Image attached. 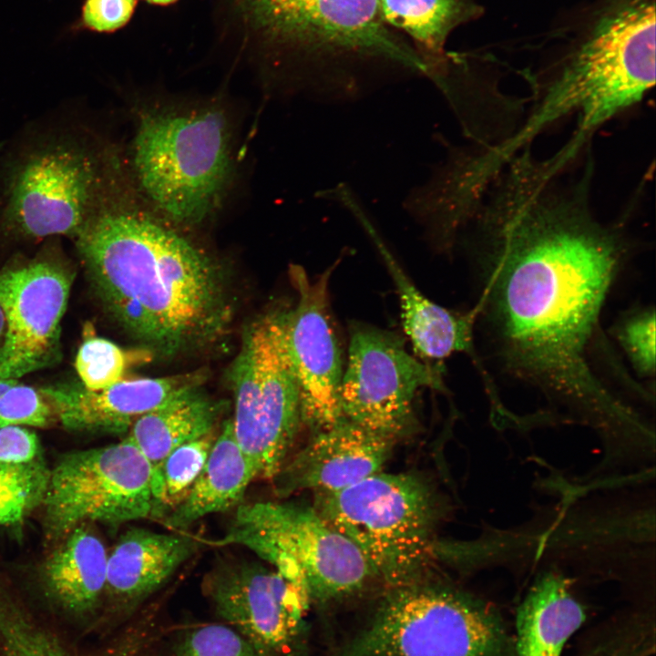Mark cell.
Returning a JSON list of instances; mask_svg holds the SVG:
<instances>
[{"label": "cell", "mask_w": 656, "mask_h": 656, "mask_svg": "<svg viewBox=\"0 0 656 656\" xmlns=\"http://www.w3.org/2000/svg\"><path fill=\"white\" fill-rule=\"evenodd\" d=\"M231 135L225 112L215 105L143 112L131 146L143 196L170 222L193 226L210 219L232 178Z\"/></svg>", "instance_id": "277c9868"}, {"label": "cell", "mask_w": 656, "mask_h": 656, "mask_svg": "<svg viewBox=\"0 0 656 656\" xmlns=\"http://www.w3.org/2000/svg\"><path fill=\"white\" fill-rule=\"evenodd\" d=\"M483 226L487 243L477 304L488 353L570 422L596 431L606 450L644 421L591 364L600 315L620 270V241L583 210L516 185Z\"/></svg>", "instance_id": "6da1fadb"}, {"label": "cell", "mask_w": 656, "mask_h": 656, "mask_svg": "<svg viewBox=\"0 0 656 656\" xmlns=\"http://www.w3.org/2000/svg\"><path fill=\"white\" fill-rule=\"evenodd\" d=\"M136 0H86L82 23L97 32H110L122 27L131 17Z\"/></svg>", "instance_id": "d6a6232c"}, {"label": "cell", "mask_w": 656, "mask_h": 656, "mask_svg": "<svg viewBox=\"0 0 656 656\" xmlns=\"http://www.w3.org/2000/svg\"><path fill=\"white\" fill-rule=\"evenodd\" d=\"M56 422L55 409L40 389L0 378V428L47 427Z\"/></svg>", "instance_id": "f546056e"}, {"label": "cell", "mask_w": 656, "mask_h": 656, "mask_svg": "<svg viewBox=\"0 0 656 656\" xmlns=\"http://www.w3.org/2000/svg\"><path fill=\"white\" fill-rule=\"evenodd\" d=\"M152 464L125 436L106 446L63 455L41 506L45 539L56 544L91 522L119 526L152 517Z\"/></svg>", "instance_id": "8fae6325"}, {"label": "cell", "mask_w": 656, "mask_h": 656, "mask_svg": "<svg viewBox=\"0 0 656 656\" xmlns=\"http://www.w3.org/2000/svg\"><path fill=\"white\" fill-rule=\"evenodd\" d=\"M153 620L143 619L101 653L83 655L68 648L0 589V656H138L153 640Z\"/></svg>", "instance_id": "d4e9b609"}, {"label": "cell", "mask_w": 656, "mask_h": 656, "mask_svg": "<svg viewBox=\"0 0 656 656\" xmlns=\"http://www.w3.org/2000/svg\"><path fill=\"white\" fill-rule=\"evenodd\" d=\"M255 21L296 63L293 90L344 103L427 75L423 56L385 26L378 0H249Z\"/></svg>", "instance_id": "3957f363"}, {"label": "cell", "mask_w": 656, "mask_h": 656, "mask_svg": "<svg viewBox=\"0 0 656 656\" xmlns=\"http://www.w3.org/2000/svg\"><path fill=\"white\" fill-rule=\"evenodd\" d=\"M395 439L343 418L315 433L311 442L274 477L282 494L313 489L333 492L382 472Z\"/></svg>", "instance_id": "e0dca14e"}, {"label": "cell", "mask_w": 656, "mask_h": 656, "mask_svg": "<svg viewBox=\"0 0 656 656\" xmlns=\"http://www.w3.org/2000/svg\"><path fill=\"white\" fill-rule=\"evenodd\" d=\"M200 373L122 380L112 386L90 391L81 384L41 388L65 428L92 433L127 434L141 415L179 389L200 384Z\"/></svg>", "instance_id": "ac0fdd59"}, {"label": "cell", "mask_w": 656, "mask_h": 656, "mask_svg": "<svg viewBox=\"0 0 656 656\" xmlns=\"http://www.w3.org/2000/svg\"><path fill=\"white\" fill-rule=\"evenodd\" d=\"M214 433L185 443L152 466L153 518L164 519L186 497L208 458Z\"/></svg>", "instance_id": "4316f807"}, {"label": "cell", "mask_w": 656, "mask_h": 656, "mask_svg": "<svg viewBox=\"0 0 656 656\" xmlns=\"http://www.w3.org/2000/svg\"><path fill=\"white\" fill-rule=\"evenodd\" d=\"M148 1H149V2H151V3H153V4L166 5V4L172 3V2H174V1H176V0H148Z\"/></svg>", "instance_id": "e575fe53"}, {"label": "cell", "mask_w": 656, "mask_h": 656, "mask_svg": "<svg viewBox=\"0 0 656 656\" xmlns=\"http://www.w3.org/2000/svg\"><path fill=\"white\" fill-rule=\"evenodd\" d=\"M255 478L256 469L240 447L230 418L222 425L188 495L164 522L182 529L206 516L237 507Z\"/></svg>", "instance_id": "44dd1931"}, {"label": "cell", "mask_w": 656, "mask_h": 656, "mask_svg": "<svg viewBox=\"0 0 656 656\" xmlns=\"http://www.w3.org/2000/svg\"><path fill=\"white\" fill-rule=\"evenodd\" d=\"M197 549V541L188 535L127 530L108 553L104 598L109 612L123 619L132 615Z\"/></svg>", "instance_id": "d6986e66"}, {"label": "cell", "mask_w": 656, "mask_h": 656, "mask_svg": "<svg viewBox=\"0 0 656 656\" xmlns=\"http://www.w3.org/2000/svg\"><path fill=\"white\" fill-rule=\"evenodd\" d=\"M51 466L36 434L28 427L0 428V525H20L40 508Z\"/></svg>", "instance_id": "cb8c5ba5"}, {"label": "cell", "mask_w": 656, "mask_h": 656, "mask_svg": "<svg viewBox=\"0 0 656 656\" xmlns=\"http://www.w3.org/2000/svg\"><path fill=\"white\" fill-rule=\"evenodd\" d=\"M2 147H3V142H0V149H2Z\"/></svg>", "instance_id": "d590c367"}, {"label": "cell", "mask_w": 656, "mask_h": 656, "mask_svg": "<svg viewBox=\"0 0 656 656\" xmlns=\"http://www.w3.org/2000/svg\"><path fill=\"white\" fill-rule=\"evenodd\" d=\"M614 336L634 370L644 378L655 374V311L636 309L619 321Z\"/></svg>", "instance_id": "4dcf8cb0"}, {"label": "cell", "mask_w": 656, "mask_h": 656, "mask_svg": "<svg viewBox=\"0 0 656 656\" xmlns=\"http://www.w3.org/2000/svg\"><path fill=\"white\" fill-rule=\"evenodd\" d=\"M200 385L179 389L137 419L126 434L152 466L178 446L213 432L222 405Z\"/></svg>", "instance_id": "603a6c76"}, {"label": "cell", "mask_w": 656, "mask_h": 656, "mask_svg": "<svg viewBox=\"0 0 656 656\" xmlns=\"http://www.w3.org/2000/svg\"><path fill=\"white\" fill-rule=\"evenodd\" d=\"M108 163L79 138L35 143L6 173L3 226L26 239L75 238L104 184Z\"/></svg>", "instance_id": "30bf717a"}, {"label": "cell", "mask_w": 656, "mask_h": 656, "mask_svg": "<svg viewBox=\"0 0 656 656\" xmlns=\"http://www.w3.org/2000/svg\"><path fill=\"white\" fill-rule=\"evenodd\" d=\"M110 169L73 239L96 295L128 335L158 356L210 345L232 315L220 267L133 205Z\"/></svg>", "instance_id": "7a4b0ae2"}, {"label": "cell", "mask_w": 656, "mask_h": 656, "mask_svg": "<svg viewBox=\"0 0 656 656\" xmlns=\"http://www.w3.org/2000/svg\"><path fill=\"white\" fill-rule=\"evenodd\" d=\"M286 311H271L245 328L229 370L235 438L263 479H272L282 470L302 423L286 345Z\"/></svg>", "instance_id": "9c48e42d"}, {"label": "cell", "mask_w": 656, "mask_h": 656, "mask_svg": "<svg viewBox=\"0 0 656 656\" xmlns=\"http://www.w3.org/2000/svg\"><path fill=\"white\" fill-rule=\"evenodd\" d=\"M653 624L642 615L620 620L601 637L584 656H647L653 650ZM583 656V655H582Z\"/></svg>", "instance_id": "1f68e13d"}, {"label": "cell", "mask_w": 656, "mask_h": 656, "mask_svg": "<svg viewBox=\"0 0 656 656\" xmlns=\"http://www.w3.org/2000/svg\"><path fill=\"white\" fill-rule=\"evenodd\" d=\"M4 334H5V318H4L3 312L0 308V343L4 338Z\"/></svg>", "instance_id": "836d02e7"}, {"label": "cell", "mask_w": 656, "mask_h": 656, "mask_svg": "<svg viewBox=\"0 0 656 656\" xmlns=\"http://www.w3.org/2000/svg\"><path fill=\"white\" fill-rule=\"evenodd\" d=\"M108 552L97 535L81 525L56 543L41 569L48 600L81 622L93 620L105 594Z\"/></svg>", "instance_id": "ffe728a7"}, {"label": "cell", "mask_w": 656, "mask_h": 656, "mask_svg": "<svg viewBox=\"0 0 656 656\" xmlns=\"http://www.w3.org/2000/svg\"><path fill=\"white\" fill-rule=\"evenodd\" d=\"M128 358L127 353L113 342L92 336L80 345L75 368L86 389L99 391L124 379Z\"/></svg>", "instance_id": "83f0119b"}, {"label": "cell", "mask_w": 656, "mask_h": 656, "mask_svg": "<svg viewBox=\"0 0 656 656\" xmlns=\"http://www.w3.org/2000/svg\"><path fill=\"white\" fill-rule=\"evenodd\" d=\"M347 210L359 221L380 254L398 294L403 329L415 353L422 359L442 360L452 354H467L479 371L483 384L491 381L475 347L479 308L466 312L446 309L427 298L413 282L378 233L360 200Z\"/></svg>", "instance_id": "2e32d148"}, {"label": "cell", "mask_w": 656, "mask_h": 656, "mask_svg": "<svg viewBox=\"0 0 656 656\" xmlns=\"http://www.w3.org/2000/svg\"><path fill=\"white\" fill-rule=\"evenodd\" d=\"M156 656H258L238 633L227 625L206 623L178 634Z\"/></svg>", "instance_id": "f1b7e54d"}, {"label": "cell", "mask_w": 656, "mask_h": 656, "mask_svg": "<svg viewBox=\"0 0 656 656\" xmlns=\"http://www.w3.org/2000/svg\"><path fill=\"white\" fill-rule=\"evenodd\" d=\"M425 387L446 390L436 366L412 355L395 333L351 323L340 396L343 418L395 440L415 425L414 401Z\"/></svg>", "instance_id": "7c38bea8"}, {"label": "cell", "mask_w": 656, "mask_h": 656, "mask_svg": "<svg viewBox=\"0 0 656 656\" xmlns=\"http://www.w3.org/2000/svg\"><path fill=\"white\" fill-rule=\"evenodd\" d=\"M313 508L357 548L390 590L422 582L436 508L419 477L380 472L343 489L316 493Z\"/></svg>", "instance_id": "8992f818"}, {"label": "cell", "mask_w": 656, "mask_h": 656, "mask_svg": "<svg viewBox=\"0 0 656 656\" xmlns=\"http://www.w3.org/2000/svg\"><path fill=\"white\" fill-rule=\"evenodd\" d=\"M73 275L58 258L41 255L0 270L5 334L0 378L18 379L61 357V322Z\"/></svg>", "instance_id": "5bb4252c"}, {"label": "cell", "mask_w": 656, "mask_h": 656, "mask_svg": "<svg viewBox=\"0 0 656 656\" xmlns=\"http://www.w3.org/2000/svg\"><path fill=\"white\" fill-rule=\"evenodd\" d=\"M203 590L215 614L258 656H302L309 600L275 569L255 561L219 562Z\"/></svg>", "instance_id": "4fadbf2b"}, {"label": "cell", "mask_w": 656, "mask_h": 656, "mask_svg": "<svg viewBox=\"0 0 656 656\" xmlns=\"http://www.w3.org/2000/svg\"><path fill=\"white\" fill-rule=\"evenodd\" d=\"M378 5L385 24L404 30L420 46L430 77L445 68L449 33L482 12L472 0H378Z\"/></svg>", "instance_id": "484cf974"}, {"label": "cell", "mask_w": 656, "mask_h": 656, "mask_svg": "<svg viewBox=\"0 0 656 656\" xmlns=\"http://www.w3.org/2000/svg\"><path fill=\"white\" fill-rule=\"evenodd\" d=\"M220 543L248 548L309 601L353 596L375 578L357 548L313 507L275 502L241 504Z\"/></svg>", "instance_id": "ba28073f"}, {"label": "cell", "mask_w": 656, "mask_h": 656, "mask_svg": "<svg viewBox=\"0 0 656 656\" xmlns=\"http://www.w3.org/2000/svg\"><path fill=\"white\" fill-rule=\"evenodd\" d=\"M498 613L467 593L423 582L391 589L371 622L333 656H507Z\"/></svg>", "instance_id": "52a82bcc"}, {"label": "cell", "mask_w": 656, "mask_h": 656, "mask_svg": "<svg viewBox=\"0 0 656 656\" xmlns=\"http://www.w3.org/2000/svg\"><path fill=\"white\" fill-rule=\"evenodd\" d=\"M585 618L569 580L555 569L542 572L517 610V656H560Z\"/></svg>", "instance_id": "7402d4cb"}, {"label": "cell", "mask_w": 656, "mask_h": 656, "mask_svg": "<svg viewBox=\"0 0 656 656\" xmlns=\"http://www.w3.org/2000/svg\"><path fill=\"white\" fill-rule=\"evenodd\" d=\"M333 269L312 281L302 268H292L298 300L285 316L286 345L299 386L302 420L315 433L343 419L340 396L345 364L329 300Z\"/></svg>", "instance_id": "9a60e30c"}, {"label": "cell", "mask_w": 656, "mask_h": 656, "mask_svg": "<svg viewBox=\"0 0 656 656\" xmlns=\"http://www.w3.org/2000/svg\"><path fill=\"white\" fill-rule=\"evenodd\" d=\"M655 82L654 0H616L550 86L541 105L552 120L577 112L572 141L639 102Z\"/></svg>", "instance_id": "5b68a950"}]
</instances>
